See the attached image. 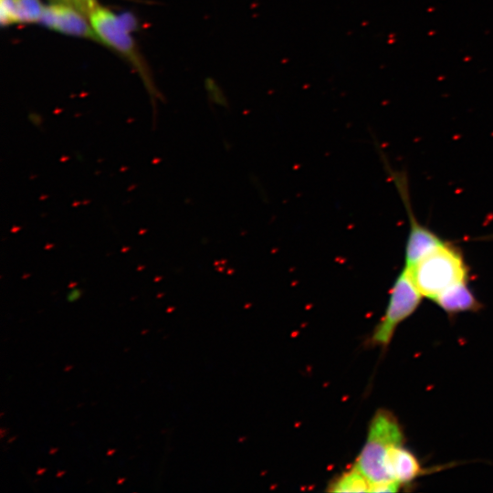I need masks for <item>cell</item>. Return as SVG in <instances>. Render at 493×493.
<instances>
[{
    "mask_svg": "<svg viewBox=\"0 0 493 493\" xmlns=\"http://www.w3.org/2000/svg\"><path fill=\"white\" fill-rule=\"evenodd\" d=\"M18 22L39 21L44 7L39 0H16Z\"/></svg>",
    "mask_w": 493,
    "mask_h": 493,
    "instance_id": "10",
    "label": "cell"
},
{
    "mask_svg": "<svg viewBox=\"0 0 493 493\" xmlns=\"http://www.w3.org/2000/svg\"><path fill=\"white\" fill-rule=\"evenodd\" d=\"M433 301L448 314L476 311L481 308L479 301L468 287V280L451 287Z\"/></svg>",
    "mask_w": 493,
    "mask_h": 493,
    "instance_id": "8",
    "label": "cell"
},
{
    "mask_svg": "<svg viewBox=\"0 0 493 493\" xmlns=\"http://www.w3.org/2000/svg\"><path fill=\"white\" fill-rule=\"evenodd\" d=\"M401 484L395 480L388 479L371 484L370 492L374 493H392L399 491Z\"/></svg>",
    "mask_w": 493,
    "mask_h": 493,
    "instance_id": "12",
    "label": "cell"
},
{
    "mask_svg": "<svg viewBox=\"0 0 493 493\" xmlns=\"http://www.w3.org/2000/svg\"><path fill=\"white\" fill-rule=\"evenodd\" d=\"M0 21L3 26L18 22L16 0H0Z\"/></svg>",
    "mask_w": 493,
    "mask_h": 493,
    "instance_id": "11",
    "label": "cell"
},
{
    "mask_svg": "<svg viewBox=\"0 0 493 493\" xmlns=\"http://www.w3.org/2000/svg\"><path fill=\"white\" fill-rule=\"evenodd\" d=\"M404 434L393 413L378 410L370 424L367 437L355 465L372 483L390 479L384 469V458L389 449L403 445Z\"/></svg>",
    "mask_w": 493,
    "mask_h": 493,
    "instance_id": "2",
    "label": "cell"
},
{
    "mask_svg": "<svg viewBox=\"0 0 493 493\" xmlns=\"http://www.w3.org/2000/svg\"><path fill=\"white\" fill-rule=\"evenodd\" d=\"M89 16L90 26L99 39L130 58H135L133 41L128 32L130 26L122 18L95 4L89 9Z\"/></svg>",
    "mask_w": 493,
    "mask_h": 493,
    "instance_id": "5",
    "label": "cell"
},
{
    "mask_svg": "<svg viewBox=\"0 0 493 493\" xmlns=\"http://www.w3.org/2000/svg\"><path fill=\"white\" fill-rule=\"evenodd\" d=\"M404 268L420 294L432 300L451 287L468 280V267L462 251L446 240Z\"/></svg>",
    "mask_w": 493,
    "mask_h": 493,
    "instance_id": "1",
    "label": "cell"
},
{
    "mask_svg": "<svg viewBox=\"0 0 493 493\" xmlns=\"http://www.w3.org/2000/svg\"><path fill=\"white\" fill-rule=\"evenodd\" d=\"M39 21L61 33L99 39L82 15L66 5L55 4L45 6Z\"/></svg>",
    "mask_w": 493,
    "mask_h": 493,
    "instance_id": "6",
    "label": "cell"
},
{
    "mask_svg": "<svg viewBox=\"0 0 493 493\" xmlns=\"http://www.w3.org/2000/svg\"><path fill=\"white\" fill-rule=\"evenodd\" d=\"M372 482L354 464L333 479L327 491L334 493L370 492Z\"/></svg>",
    "mask_w": 493,
    "mask_h": 493,
    "instance_id": "9",
    "label": "cell"
},
{
    "mask_svg": "<svg viewBox=\"0 0 493 493\" xmlns=\"http://www.w3.org/2000/svg\"><path fill=\"white\" fill-rule=\"evenodd\" d=\"M383 466L388 477L401 485L412 482L422 473L420 463L415 456L403 445H397L389 449Z\"/></svg>",
    "mask_w": 493,
    "mask_h": 493,
    "instance_id": "7",
    "label": "cell"
},
{
    "mask_svg": "<svg viewBox=\"0 0 493 493\" xmlns=\"http://www.w3.org/2000/svg\"><path fill=\"white\" fill-rule=\"evenodd\" d=\"M388 172L401 195L409 218V231L404 250V267H410L425 254L442 243L444 239L422 225L414 216L410 201L407 177L403 173L393 171L389 166Z\"/></svg>",
    "mask_w": 493,
    "mask_h": 493,
    "instance_id": "4",
    "label": "cell"
},
{
    "mask_svg": "<svg viewBox=\"0 0 493 493\" xmlns=\"http://www.w3.org/2000/svg\"><path fill=\"white\" fill-rule=\"evenodd\" d=\"M422 298L408 272L403 268L393 284L385 312L373 330L371 343L388 346L398 325L416 310Z\"/></svg>",
    "mask_w": 493,
    "mask_h": 493,
    "instance_id": "3",
    "label": "cell"
},
{
    "mask_svg": "<svg viewBox=\"0 0 493 493\" xmlns=\"http://www.w3.org/2000/svg\"><path fill=\"white\" fill-rule=\"evenodd\" d=\"M82 290L79 288H72L68 293H67V300L68 302H75L79 300L81 298Z\"/></svg>",
    "mask_w": 493,
    "mask_h": 493,
    "instance_id": "13",
    "label": "cell"
}]
</instances>
